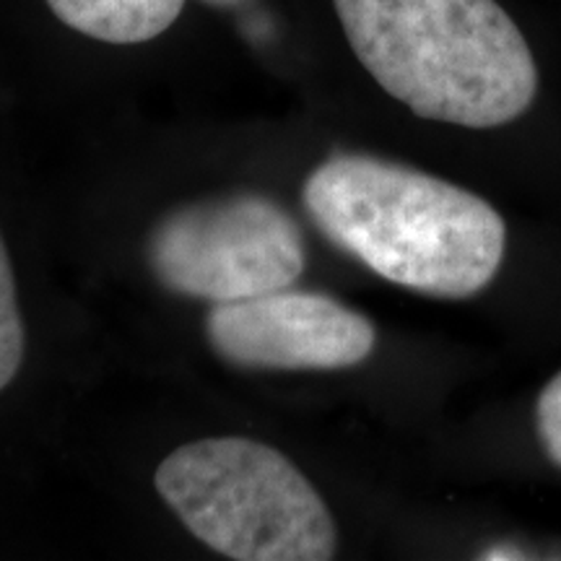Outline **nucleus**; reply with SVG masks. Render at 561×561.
<instances>
[{
	"instance_id": "obj_3",
	"label": "nucleus",
	"mask_w": 561,
	"mask_h": 561,
	"mask_svg": "<svg viewBox=\"0 0 561 561\" xmlns=\"http://www.w3.org/2000/svg\"><path fill=\"white\" fill-rule=\"evenodd\" d=\"M153 483L182 525L227 559L328 561L339 549V528L318 489L263 442L182 445L159 462Z\"/></svg>"
},
{
	"instance_id": "obj_5",
	"label": "nucleus",
	"mask_w": 561,
	"mask_h": 561,
	"mask_svg": "<svg viewBox=\"0 0 561 561\" xmlns=\"http://www.w3.org/2000/svg\"><path fill=\"white\" fill-rule=\"evenodd\" d=\"M206 339L231 367L335 371L367 362L377 333L369 318L328 294L278 289L210 307Z\"/></svg>"
},
{
	"instance_id": "obj_10",
	"label": "nucleus",
	"mask_w": 561,
	"mask_h": 561,
	"mask_svg": "<svg viewBox=\"0 0 561 561\" xmlns=\"http://www.w3.org/2000/svg\"><path fill=\"white\" fill-rule=\"evenodd\" d=\"M208 3H214V5H237V3H240V0H208Z\"/></svg>"
},
{
	"instance_id": "obj_6",
	"label": "nucleus",
	"mask_w": 561,
	"mask_h": 561,
	"mask_svg": "<svg viewBox=\"0 0 561 561\" xmlns=\"http://www.w3.org/2000/svg\"><path fill=\"white\" fill-rule=\"evenodd\" d=\"M73 32L107 45H140L178 21L185 0H45Z\"/></svg>"
},
{
	"instance_id": "obj_9",
	"label": "nucleus",
	"mask_w": 561,
	"mask_h": 561,
	"mask_svg": "<svg viewBox=\"0 0 561 561\" xmlns=\"http://www.w3.org/2000/svg\"><path fill=\"white\" fill-rule=\"evenodd\" d=\"M479 559H528V553H520L517 546H494L489 553H481Z\"/></svg>"
},
{
	"instance_id": "obj_7",
	"label": "nucleus",
	"mask_w": 561,
	"mask_h": 561,
	"mask_svg": "<svg viewBox=\"0 0 561 561\" xmlns=\"http://www.w3.org/2000/svg\"><path fill=\"white\" fill-rule=\"evenodd\" d=\"M26 354V331L21 320L16 280L9 248H5L3 234H0V390H5L16 380L21 364Z\"/></svg>"
},
{
	"instance_id": "obj_2",
	"label": "nucleus",
	"mask_w": 561,
	"mask_h": 561,
	"mask_svg": "<svg viewBox=\"0 0 561 561\" xmlns=\"http://www.w3.org/2000/svg\"><path fill=\"white\" fill-rule=\"evenodd\" d=\"M333 3L367 73L413 115L489 130L536 100V58L496 0Z\"/></svg>"
},
{
	"instance_id": "obj_1",
	"label": "nucleus",
	"mask_w": 561,
	"mask_h": 561,
	"mask_svg": "<svg viewBox=\"0 0 561 561\" xmlns=\"http://www.w3.org/2000/svg\"><path fill=\"white\" fill-rule=\"evenodd\" d=\"M301 201L328 242L426 297H476L507 250V224L481 195L367 153L322 161Z\"/></svg>"
},
{
	"instance_id": "obj_4",
	"label": "nucleus",
	"mask_w": 561,
	"mask_h": 561,
	"mask_svg": "<svg viewBox=\"0 0 561 561\" xmlns=\"http://www.w3.org/2000/svg\"><path fill=\"white\" fill-rule=\"evenodd\" d=\"M149 265L178 297L227 305L289 289L307 265L299 224L255 193L178 208L149 237Z\"/></svg>"
},
{
	"instance_id": "obj_8",
	"label": "nucleus",
	"mask_w": 561,
	"mask_h": 561,
	"mask_svg": "<svg viewBox=\"0 0 561 561\" xmlns=\"http://www.w3.org/2000/svg\"><path fill=\"white\" fill-rule=\"evenodd\" d=\"M536 430L546 455L553 466L561 468V371L538 396Z\"/></svg>"
}]
</instances>
